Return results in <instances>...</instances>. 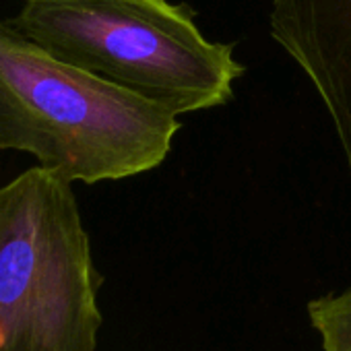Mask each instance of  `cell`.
Wrapping results in <instances>:
<instances>
[{"label":"cell","mask_w":351,"mask_h":351,"mask_svg":"<svg viewBox=\"0 0 351 351\" xmlns=\"http://www.w3.org/2000/svg\"><path fill=\"white\" fill-rule=\"evenodd\" d=\"M308 314L320 335L322 351H351V287L312 300Z\"/></svg>","instance_id":"obj_5"},{"label":"cell","mask_w":351,"mask_h":351,"mask_svg":"<svg viewBox=\"0 0 351 351\" xmlns=\"http://www.w3.org/2000/svg\"><path fill=\"white\" fill-rule=\"evenodd\" d=\"M178 130L169 110L56 58L0 19V149L97 184L157 167Z\"/></svg>","instance_id":"obj_1"},{"label":"cell","mask_w":351,"mask_h":351,"mask_svg":"<svg viewBox=\"0 0 351 351\" xmlns=\"http://www.w3.org/2000/svg\"><path fill=\"white\" fill-rule=\"evenodd\" d=\"M99 285L71 180L40 165L0 189V351H95Z\"/></svg>","instance_id":"obj_3"},{"label":"cell","mask_w":351,"mask_h":351,"mask_svg":"<svg viewBox=\"0 0 351 351\" xmlns=\"http://www.w3.org/2000/svg\"><path fill=\"white\" fill-rule=\"evenodd\" d=\"M56 58L176 116L223 106L244 66L167 0H25L11 21Z\"/></svg>","instance_id":"obj_2"},{"label":"cell","mask_w":351,"mask_h":351,"mask_svg":"<svg viewBox=\"0 0 351 351\" xmlns=\"http://www.w3.org/2000/svg\"><path fill=\"white\" fill-rule=\"evenodd\" d=\"M269 25L318 93L351 182V0H273Z\"/></svg>","instance_id":"obj_4"}]
</instances>
